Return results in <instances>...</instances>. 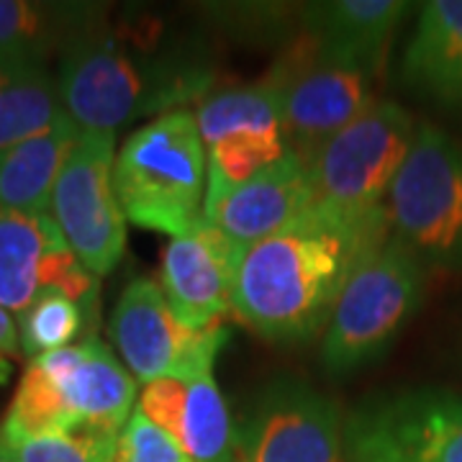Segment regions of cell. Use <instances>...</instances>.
<instances>
[{
    "label": "cell",
    "mask_w": 462,
    "mask_h": 462,
    "mask_svg": "<svg viewBox=\"0 0 462 462\" xmlns=\"http://www.w3.org/2000/svg\"><path fill=\"white\" fill-rule=\"evenodd\" d=\"M211 83L203 50L172 39L162 21L144 14L118 23L103 14L67 44L57 72L65 114L80 132L96 134L200 103Z\"/></svg>",
    "instance_id": "6da1fadb"
},
{
    "label": "cell",
    "mask_w": 462,
    "mask_h": 462,
    "mask_svg": "<svg viewBox=\"0 0 462 462\" xmlns=\"http://www.w3.org/2000/svg\"><path fill=\"white\" fill-rule=\"evenodd\" d=\"M388 239V218L349 221L311 208L293 226L242 247L231 311L270 342H306L327 327L355 267Z\"/></svg>",
    "instance_id": "7a4b0ae2"
},
{
    "label": "cell",
    "mask_w": 462,
    "mask_h": 462,
    "mask_svg": "<svg viewBox=\"0 0 462 462\" xmlns=\"http://www.w3.org/2000/svg\"><path fill=\"white\" fill-rule=\"evenodd\" d=\"M134 409L136 380L114 349L90 334L78 345L29 360L0 434H121Z\"/></svg>",
    "instance_id": "3957f363"
},
{
    "label": "cell",
    "mask_w": 462,
    "mask_h": 462,
    "mask_svg": "<svg viewBox=\"0 0 462 462\" xmlns=\"http://www.w3.org/2000/svg\"><path fill=\"white\" fill-rule=\"evenodd\" d=\"M114 188L134 226L180 236L206 218L208 154L190 108L157 116L116 149Z\"/></svg>",
    "instance_id": "277c9868"
},
{
    "label": "cell",
    "mask_w": 462,
    "mask_h": 462,
    "mask_svg": "<svg viewBox=\"0 0 462 462\" xmlns=\"http://www.w3.org/2000/svg\"><path fill=\"white\" fill-rule=\"evenodd\" d=\"M424 300V267L391 236L355 267L331 309L321 365L349 375L383 357Z\"/></svg>",
    "instance_id": "5b68a950"
},
{
    "label": "cell",
    "mask_w": 462,
    "mask_h": 462,
    "mask_svg": "<svg viewBox=\"0 0 462 462\" xmlns=\"http://www.w3.org/2000/svg\"><path fill=\"white\" fill-rule=\"evenodd\" d=\"M385 216L391 236L424 270H462V139L419 121Z\"/></svg>",
    "instance_id": "8992f818"
},
{
    "label": "cell",
    "mask_w": 462,
    "mask_h": 462,
    "mask_svg": "<svg viewBox=\"0 0 462 462\" xmlns=\"http://www.w3.org/2000/svg\"><path fill=\"white\" fill-rule=\"evenodd\" d=\"M413 132L416 124L401 103L375 100L306 162L314 208L349 221L388 218L385 199L406 162Z\"/></svg>",
    "instance_id": "52a82bcc"
},
{
    "label": "cell",
    "mask_w": 462,
    "mask_h": 462,
    "mask_svg": "<svg viewBox=\"0 0 462 462\" xmlns=\"http://www.w3.org/2000/svg\"><path fill=\"white\" fill-rule=\"evenodd\" d=\"M267 78L281 96L285 142L303 162L378 100L373 72L321 54L306 33L282 51Z\"/></svg>",
    "instance_id": "ba28073f"
},
{
    "label": "cell",
    "mask_w": 462,
    "mask_h": 462,
    "mask_svg": "<svg viewBox=\"0 0 462 462\" xmlns=\"http://www.w3.org/2000/svg\"><path fill=\"white\" fill-rule=\"evenodd\" d=\"M346 462H462V396L411 388L365 398L345 419Z\"/></svg>",
    "instance_id": "9c48e42d"
},
{
    "label": "cell",
    "mask_w": 462,
    "mask_h": 462,
    "mask_svg": "<svg viewBox=\"0 0 462 462\" xmlns=\"http://www.w3.org/2000/svg\"><path fill=\"white\" fill-rule=\"evenodd\" d=\"M229 331L224 324L190 329L182 324L165 291L147 275L134 278L116 300L111 314V339L124 367L139 383L162 378H199L214 373L218 352Z\"/></svg>",
    "instance_id": "30bf717a"
},
{
    "label": "cell",
    "mask_w": 462,
    "mask_h": 462,
    "mask_svg": "<svg viewBox=\"0 0 462 462\" xmlns=\"http://www.w3.org/2000/svg\"><path fill=\"white\" fill-rule=\"evenodd\" d=\"M116 134L83 132L54 182L50 216L88 273L103 278L126 252V216L114 188Z\"/></svg>",
    "instance_id": "8fae6325"
},
{
    "label": "cell",
    "mask_w": 462,
    "mask_h": 462,
    "mask_svg": "<svg viewBox=\"0 0 462 462\" xmlns=\"http://www.w3.org/2000/svg\"><path fill=\"white\" fill-rule=\"evenodd\" d=\"M234 462H346L345 416L306 380L278 375L236 424Z\"/></svg>",
    "instance_id": "7c38bea8"
},
{
    "label": "cell",
    "mask_w": 462,
    "mask_h": 462,
    "mask_svg": "<svg viewBox=\"0 0 462 462\" xmlns=\"http://www.w3.org/2000/svg\"><path fill=\"white\" fill-rule=\"evenodd\" d=\"M96 311L98 278L67 247L50 214H0V309L23 314L44 293Z\"/></svg>",
    "instance_id": "4fadbf2b"
},
{
    "label": "cell",
    "mask_w": 462,
    "mask_h": 462,
    "mask_svg": "<svg viewBox=\"0 0 462 462\" xmlns=\"http://www.w3.org/2000/svg\"><path fill=\"white\" fill-rule=\"evenodd\" d=\"M242 247L211 221L172 236L162 257V291L167 303L190 329L221 324L231 311V288Z\"/></svg>",
    "instance_id": "5bb4252c"
},
{
    "label": "cell",
    "mask_w": 462,
    "mask_h": 462,
    "mask_svg": "<svg viewBox=\"0 0 462 462\" xmlns=\"http://www.w3.org/2000/svg\"><path fill=\"white\" fill-rule=\"evenodd\" d=\"M136 411L165 430L196 462H234L236 424L214 373L147 383Z\"/></svg>",
    "instance_id": "9a60e30c"
},
{
    "label": "cell",
    "mask_w": 462,
    "mask_h": 462,
    "mask_svg": "<svg viewBox=\"0 0 462 462\" xmlns=\"http://www.w3.org/2000/svg\"><path fill=\"white\" fill-rule=\"evenodd\" d=\"M311 208L314 188L309 167L291 152L226 196L206 203V221L239 247H247L293 226Z\"/></svg>",
    "instance_id": "2e32d148"
},
{
    "label": "cell",
    "mask_w": 462,
    "mask_h": 462,
    "mask_svg": "<svg viewBox=\"0 0 462 462\" xmlns=\"http://www.w3.org/2000/svg\"><path fill=\"white\" fill-rule=\"evenodd\" d=\"M409 11L403 0H329L300 5V21L321 54L378 75Z\"/></svg>",
    "instance_id": "e0dca14e"
},
{
    "label": "cell",
    "mask_w": 462,
    "mask_h": 462,
    "mask_svg": "<svg viewBox=\"0 0 462 462\" xmlns=\"http://www.w3.org/2000/svg\"><path fill=\"white\" fill-rule=\"evenodd\" d=\"M401 80L416 98L462 116V0L421 5L403 51Z\"/></svg>",
    "instance_id": "ac0fdd59"
},
{
    "label": "cell",
    "mask_w": 462,
    "mask_h": 462,
    "mask_svg": "<svg viewBox=\"0 0 462 462\" xmlns=\"http://www.w3.org/2000/svg\"><path fill=\"white\" fill-rule=\"evenodd\" d=\"M80 134L67 116L47 134L0 149V214H50L54 182Z\"/></svg>",
    "instance_id": "d6986e66"
},
{
    "label": "cell",
    "mask_w": 462,
    "mask_h": 462,
    "mask_svg": "<svg viewBox=\"0 0 462 462\" xmlns=\"http://www.w3.org/2000/svg\"><path fill=\"white\" fill-rule=\"evenodd\" d=\"M106 11L88 3L0 0V62H47Z\"/></svg>",
    "instance_id": "ffe728a7"
},
{
    "label": "cell",
    "mask_w": 462,
    "mask_h": 462,
    "mask_svg": "<svg viewBox=\"0 0 462 462\" xmlns=\"http://www.w3.org/2000/svg\"><path fill=\"white\" fill-rule=\"evenodd\" d=\"M67 114L47 62H0V149L54 129Z\"/></svg>",
    "instance_id": "44dd1931"
},
{
    "label": "cell",
    "mask_w": 462,
    "mask_h": 462,
    "mask_svg": "<svg viewBox=\"0 0 462 462\" xmlns=\"http://www.w3.org/2000/svg\"><path fill=\"white\" fill-rule=\"evenodd\" d=\"M193 114L206 147L231 134H282L281 96L267 75L257 83L208 93Z\"/></svg>",
    "instance_id": "7402d4cb"
},
{
    "label": "cell",
    "mask_w": 462,
    "mask_h": 462,
    "mask_svg": "<svg viewBox=\"0 0 462 462\" xmlns=\"http://www.w3.org/2000/svg\"><path fill=\"white\" fill-rule=\"evenodd\" d=\"M93 316L96 311L65 293L51 291L39 296L23 314H18V342L23 355L33 360L39 355L75 345V339L83 337L93 324Z\"/></svg>",
    "instance_id": "603a6c76"
},
{
    "label": "cell",
    "mask_w": 462,
    "mask_h": 462,
    "mask_svg": "<svg viewBox=\"0 0 462 462\" xmlns=\"http://www.w3.org/2000/svg\"><path fill=\"white\" fill-rule=\"evenodd\" d=\"M118 434L78 431L51 437L0 434L3 462H114Z\"/></svg>",
    "instance_id": "cb8c5ba5"
},
{
    "label": "cell",
    "mask_w": 462,
    "mask_h": 462,
    "mask_svg": "<svg viewBox=\"0 0 462 462\" xmlns=\"http://www.w3.org/2000/svg\"><path fill=\"white\" fill-rule=\"evenodd\" d=\"M114 462H196L165 430L152 424L142 411L129 416L118 434Z\"/></svg>",
    "instance_id": "d4e9b609"
},
{
    "label": "cell",
    "mask_w": 462,
    "mask_h": 462,
    "mask_svg": "<svg viewBox=\"0 0 462 462\" xmlns=\"http://www.w3.org/2000/svg\"><path fill=\"white\" fill-rule=\"evenodd\" d=\"M18 324L11 311L0 309V357L18 352Z\"/></svg>",
    "instance_id": "484cf974"
},
{
    "label": "cell",
    "mask_w": 462,
    "mask_h": 462,
    "mask_svg": "<svg viewBox=\"0 0 462 462\" xmlns=\"http://www.w3.org/2000/svg\"><path fill=\"white\" fill-rule=\"evenodd\" d=\"M0 462H3V460H0Z\"/></svg>",
    "instance_id": "4316f807"
}]
</instances>
